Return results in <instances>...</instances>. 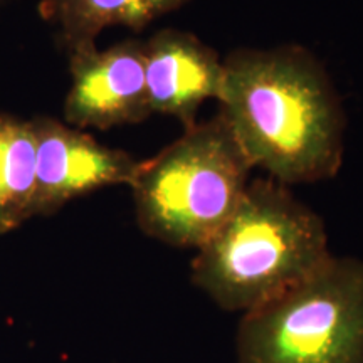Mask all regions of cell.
<instances>
[{"label":"cell","mask_w":363,"mask_h":363,"mask_svg":"<svg viewBox=\"0 0 363 363\" xmlns=\"http://www.w3.org/2000/svg\"><path fill=\"white\" fill-rule=\"evenodd\" d=\"M217 101L249 162L269 179L313 184L342 169V99L325 66L301 45L230 52Z\"/></svg>","instance_id":"obj_1"},{"label":"cell","mask_w":363,"mask_h":363,"mask_svg":"<svg viewBox=\"0 0 363 363\" xmlns=\"http://www.w3.org/2000/svg\"><path fill=\"white\" fill-rule=\"evenodd\" d=\"M38 145L35 216H51L67 202L111 185H130L140 162L123 150L104 147L83 130L33 118Z\"/></svg>","instance_id":"obj_5"},{"label":"cell","mask_w":363,"mask_h":363,"mask_svg":"<svg viewBox=\"0 0 363 363\" xmlns=\"http://www.w3.org/2000/svg\"><path fill=\"white\" fill-rule=\"evenodd\" d=\"M190 0H40L39 16L54 26L59 43L69 54L96 48L108 27L140 33L153 21L179 11Z\"/></svg>","instance_id":"obj_8"},{"label":"cell","mask_w":363,"mask_h":363,"mask_svg":"<svg viewBox=\"0 0 363 363\" xmlns=\"http://www.w3.org/2000/svg\"><path fill=\"white\" fill-rule=\"evenodd\" d=\"M252 163L219 115L140 162L130 187L140 229L175 247L199 249L233 216Z\"/></svg>","instance_id":"obj_3"},{"label":"cell","mask_w":363,"mask_h":363,"mask_svg":"<svg viewBox=\"0 0 363 363\" xmlns=\"http://www.w3.org/2000/svg\"><path fill=\"white\" fill-rule=\"evenodd\" d=\"M325 222L272 179L249 182L233 216L197 249L192 283L227 311L249 313L330 259Z\"/></svg>","instance_id":"obj_2"},{"label":"cell","mask_w":363,"mask_h":363,"mask_svg":"<svg viewBox=\"0 0 363 363\" xmlns=\"http://www.w3.org/2000/svg\"><path fill=\"white\" fill-rule=\"evenodd\" d=\"M238 363H363V261L335 257L244 313Z\"/></svg>","instance_id":"obj_4"},{"label":"cell","mask_w":363,"mask_h":363,"mask_svg":"<svg viewBox=\"0 0 363 363\" xmlns=\"http://www.w3.org/2000/svg\"><path fill=\"white\" fill-rule=\"evenodd\" d=\"M71 86L65 101L66 125L111 130L142 123L152 110L145 81L143 40H121L69 54Z\"/></svg>","instance_id":"obj_6"},{"label":"cell","mask_w":363,"mask_h":363,"mask_svg":"<svg viewBox=\"0 0 363 363\" xmlns=\"http://www.w3.org/2000/svg\"><path fill=\"white\" fill-rule=\"evenodd\" d=\"M35 167L33 121L0 111V233L35 216Z\"/></svg>","instance_id":"obj_9"},{"label":"cell","mask_w":363,"mask_h":363,"mask_svg":"<svg viewBox=\"0 0 363 363\" xmlns=\"http://www.w3.org/2000/svg\"><path fill=\"white\" fill-rule=\"evenodd\" d=\"M145 81L152 115L174 116L190 128L206 99H219L224 61L197 35L160 29L143 43Z\"/></svg>","instance_id":"obj_7"}]
</instances>
